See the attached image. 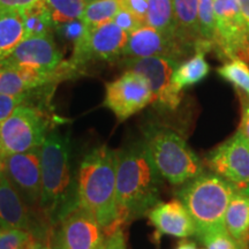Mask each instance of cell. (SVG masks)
I'll return each instance as SVG.
<instances>
[{"instance_id": "83f0119b", "label": "cell", "mask_w": 249, "mask_h": 249, "mask_svg": "<svg viewBox=\"0 0 249 249\" xmlns=\"http://www.w3.org/2000/svg\"><path fill=\"white\" fill-rule=\"evenodd\" d=\"M33 239L29 232L0 226V249H24Z\"/></svg>"}, {"instance_id": "9c48e42d", "label": "cell", "mask_w": 249, "mask_h": 249, "mask_svg": "<svg viewBox=\"0 0 249 249\" xmlns=\"http://www.w3.org/2000/svg\"><path fill=\"white\" fill-rule=\"evenodd\" d=\"M179 64V59L172 57L128 58L124 61V67L126 71H135L147 79L154 104L174 111L182 98V93L172 86V75Z\"/></svg>"}, {"instance_id": "8992f818", "label": "cell", "mask_w": 249, "mask_h": 249, "mask_svg": "<svg viewBox=\"0 0 249 249\" xmlns=\"http://www.w3.org/2000/svg\"><path fill=\"white\" fill-rule=\"evenodd\" d=\"M48 134L49 120L44 112L20 105L0 124V154L7 157L39 148Z\"/></svg>"}, {"instance_id": "3957f363", "label": "cell", "mask_w": 249, "mask_h": 249, "mask_svg": "<svg viewBox=\"0 0 249 249\" xmlns=\"http://www.w3.org/2000/svg\"><path fill=\"white\" fill-rule=\"evenodd\" d=\"M42 193L39 209L51 225L58 223L77 205L71 185V143L67 136L51 130L39 147Z\"/></svg>"}, {"instance_id": "60d3db41", "label": "cell", "mask_w": 249, "mask_h": 249, "mask_svg": "<svg viewBox=\"0 0 249 249\" xmlns=\"http://www.w3.org/2000/svg\"><path fill=\"white\" fill-rule=\"evenodd\" d=\"M121 1H123V0H120V2H121Z\"/></svg>"}, {"instance_id": "ba28073f", "label": "cell", "mask_w": 249, "mask_h": 249, "mask_svg": "<svg viewBox=\"0 0 249 249\" xmlns=\"http://www.w3.org/2000/svg\"><path fill=\"white\" fill-rule=\"evenodd\" d=\"M214 45L224 58L249 61V36L236 0H213Z\"/></svg>"}, {"instance_id": "52a82bcc", "label": "cell", "mask_w": 249, "mask_h": 249, "mask_svg": "<svg viewBox=\"0 0 249 249\" xmlns=\"http://www.w3.org/2000/svg\"><path fill=\"white\" fill-rule=\"evenodd\" d=\"M0 226L23 230L42 240L52 241L54 232L45 214L29 207L5 174L0 176Z\"/></svg>"}, {"instance_id": "cb8c5ba5", "label": "cell", "mask_w": 249, "mask_h": 249, "mask_svg": "<svg viewBox=\"0 0 249 249\" xmlns=\"http://www.w3.org/2000/svg\"><path fill=\"white\" fill-rule=\"evenodd\" d=\"M120 8V0H91L87 2L81 20L91 29L113 21Z\"/></svg>"}, {"instance_id": "484cf974", "label": "cell", "mask_w": 249, "mask_h": 249, "mask_svg": "<svg viewBox=\"0 0 249 249\" xmlns=\"http://www.w3.org/2000/svg\"><path fill=\"white\" fill-rule=\"evenodd\" d=\"M224 80L232 83L238 90L245 92L249 98V66L240 59H232L217 70Z\"/></svg>"}, {"instance_id": "ffe728a7", "label": "cell", "mask_w": 249, "mask_h": 249, "mask_svg": "<svg viewBox=\"0 0 249 249\" xmlns=\"http://www.w3.org/2000/svg\"><path fill=\"white\" fill-rule=\"evenodd\" d=\"M22 18L26 38L52 35L54 23L46 0H37L18 11Z\"/></svg>"}, {"instance_id": "d4e9b609", "label": "cell", "mask_w": 249, "mask_h": 249, "mask_svg": "<svg viewBox=\"0 0 249 249\" xmlns=\"http://www.w3.org/2000/svg\"><path fill=\"white\" fill-rule=\"evenodd\" d=\"M55 26L81 18L88 0H46Z\"/></svg>"}, {"instance_id": "ab89813d", "label": "cell", "mask_w": 249, "mask_h": 249, "mask_svg": "<svg viewBox=\"0 0 249 249\" xmlns=\"http://www.w3.org/2000/svg\"><path fill=\"white\" fill-rule=\"evenodd\" d=\"M4 171H5V157L0 154V176L4 174Z\"/></svg>"}, {"instance_id": "30bf717a", "label": "cell", "mask_w": 249, "mask_h": 249, "mask_svg": "<svg viewBox=\"0 0 249 249\" xmlns=\"http://www.w3.org/2000/svg\"><path fill=\"white\" fill-rule=\"evenodd\" d=\"M128 34L113 21L91 28L80 42L73 46V55L67 61L77 73L80 68L93 60H116L123 55Z\"/></svg>"}, {"instance_id": "5bb4252c", "label": "cell", "mask_w": 249, "mask_h": 249, "mask_svg": "<svg viewBox=\"0 0 249 249\" xmlns=\"http://www.w3.org/2000/svg\"><path fill=\"white\" fill-rule=\"evenodd\" d=\"M4 174L29 207L40 210L42 172L39 148L5 157Z\"/></svg>"}, {"instance_id": "74e56055", "label": "cell", "mask_w": 249, "mask_h": 249, "mask_svg": "<svg viewBox=\"0 0 249 249\" xmlns=\"http://www.w3.org/2000/svg\"><path fill=\"white\" fill-rule=\"evenodd\" d=\"M239 8H240L242 18H244L246 28H247L249 36V0H236Z\"/></svg>"}, {"instance_id": "1f68e13d", "label": "cell", "mask_w": 249, "mask_h": 249, "mask_svg": "<svg viewBox=\"0 0 249 249\" xmlns=\"http://www.w3.org/2000/svg\"><path fill=\"white\" fill-rule=\"evenodd\" d=\"M113 22L116 23L118 27H120L124 31H126L128 35L130 33H133V31L139 29L140 27L144 26V24H143L138 18L134 17L129 11H127L126 8H124L123 6H121L120 11L118 12L116 17H114Z\"/></svg>"}, {"instance_id": "d6986e66", "label": "cell", "mask_w": 249, "mask_h": 249, "mask_svg": "<svg viewBox=\"0 0 249 249\" xmlns=\"http://www.w3.org/2000/svg\"><path fill=\"white\" fill-rule=\"evenodd\" d=\"M224 227L241 249L249 248V195L236 192L227 207Z\"/></svg>"}, {"instance_id": "4316f807", "label": "cell", "mask_w": 249, "mask_h": 249, "mask_svg": "<svg viewBox=\"0 0 249 249\" xmlns=\"http://www.w3.org/2000/svg\"><path fill=\"white\" fill-rule=\"evenodd\" d=\"M214 27H216V23H214L213 0H198L200 42L209 43V44L213 45V50H216V45H214Z\"/></svg>"}, {"instance_id": "ac0fdd59", "label": "cell", "mask_w": 249, "mask_h": 249, "mask_svg": "<svg viewBox=\"0 0 249 249\" xmlns=\"http://www.w3.org/2000/svg\"><path fill=\"white\" fill-rule=\"evenodd\" d=\"M176 36L189 51L200 42L198 0H172Z\"/></svg>"}, {"instance_id": "7c38bea8", "label": "cell", "mask_w": 249, "mask_h": 249, "mask_svg": "<svg viewBox=\"0 0 249 249\" xmlns=\"http://www.w3.org/2000/svg\"><path fill=\"white\" fill-rule=\"evenodd\" d=\"M152 103V91L141 74L126 71L105 85L104 105L119 121H124Z\"/></svg>"}, {"instance_id": "7a4b0ae2", "label": "cell", "mask_w": 249, "mask_h": 249, "mask_svg": "<svg viewBox=\"0 0 249 249\" xmlns=\"http://www.w3.org/2000/svg\"><path fill=\"white\" fill-rule=\"evenodd\" d=\"M77 205L92 214L107 235L117 230V150L92 149L81 161L76 185Z\"/></svg>"}, {"instance_id": "603a6c76", "label": "cell", "mask_w": 249, "mask_h": 249, "mask_svg": "<svg viewBox=\"0 0 249 249\" xmlns=\"http://www.w3.org/2000/svg\"><path fill=\"white\" fill-rule=\"evenodd\" d=\"M145 24L166 35L177 37L172 0H148Z\"/></svg>"}, {"instance_id": "9a60e30c", "label": "cell", "mask_w": 249, "mask_h": 249, "mask_svg": "<svg viewBox=\"0 0 249 249\" xmlns=\"http://www.w3.org/2000/svg\"><path fill=\"white\" fill-rule=\"evenodd\" d=\"M61 52L53 37L45 35L24 38L0 66L24 67L42 73H53L61 65Z\"/></svg>"}, {"instance_id": "d590c367", "label": "cell", "mask_w": 249, "mask_h": 249, "mask_svg": "<svg viewBox=\"0 0 249 249\" xmlns=\"http://www.w3.org/2000/svg\"><path fill=\"white\" fill-rule=\"evenodd\" d=\"M238 132H240L241 135L249 142V102L244 105L241 123Z\"/></svg>"}, {"instance_id": "f1b7e54d", "label": "cell", "mask_w": 249, "mask_h": 249, "mask_svg": "<svg viewBox=\"0 0 249 249\" xmlns=\"http://www.w3.org/2000/svg\"><path fill=\"white\" fill-rule=\"evenodd\" d=\"M205 249H241L225 229L214 230L197 235Z\"/></svg>"}, {"instance_id": "44dd1931", "label": "cell", "mask_w": 249, "mask_h": 249, "mask_svg": "<svg viewBox=\"0 0 249 249\" xmlns=\"http://www.w3.org/2000/svg\"><path fill=\"white\" fill-rule=\"evenodd\" d=\"M26 38L18 11L0 12V64L6 60Z\"/></svg>"}, {"instance_id": "2e32d148", "label": "cell", "mask_w": 249, "mask_h": 249, "mask_svg": "<svg viewBox=\"0 0 249 249\" xmlns=\"http://www.w3.org/2000/svg\"><path fill=\"white\" fill-rule=\"evenodd\" d=\"M189 52L177 37L166 35L144 24L129 34L123 55L129 59L172 57L180 60Z\"/></svg>"}, {"instance_id": "f35d334b", "label": "cell", "mask_w": 249, "mask_h": 249, "mask_svg": "<svg viewBox=\"0 0 249 249\" xmlns=\"http://www.w3.org/2000/svg\"><path fill=\"white\" fill-rule=\"evenodd\" d=\"M176 249H197L196 244L189 240H182L179 242V245L177 246Z\"/></svg>"}, {"instance_id": "277c9868", "label": "cell", "mask_w": 249, "mask_h": 249, "mask_svg": "<svg viewBox=\"0 0 249 249\" xmlns=\"http://www.w3.org/2000/svg\"><path fill=\"white\" fill-rule=\"evenodd\" d=\"M236 187L214 173H202L179 192V200L188 210L196 226V234L225 229L224 218Z\"/></svg>"}, {"instance_id": "836d02e7", "label": "cell", "mask_w": 249, "mask_h": 249, "mask_svg": "<svg viewBox=\"0 0 249 249\" xmlns=\"http://www.w3.org/2000/svg\"><path fill=\"white\" fill-rule=\"evenodd\" d=\"M105 249H126L124 230H118L112 234L107 235Z\"/></svg>"}, {"instance_id": "4dcf8cb0", "label": "cell", "mask_w": 249, "mask_h": 249, "mask_svg": "<svg viewBox=\"0 0 249 249\" xmlns=\"http://www.w3.org/2000/svg\"><path fill=\"white\" fill-rule=\"evenodd\" d=\"M28 97L26 95H5L0 93V124L13 113L15 108L24 104Z\"/></svg>"}, {"instance_id": "4fadbf2b", "label": "cell", "mask_w": 249, "mask_h": 249, "mask_svg": "<svg viewBox=\"0 0 249 249\" xmlns=\"http://www.w3.org/2000/svg\"><path fill=\"white\" fill-rule=\"evenodd\" d=\"M214 174L233 183L238 192L249 195V142L236 132L205 160Z\"/></svg>"}, {"instance_id": "e575fe53", "label": "cell", "mask_w": 249, "mask_h": 249, "mask_svg": "<svg viewBox=\"0 0 249 249\" xmlns=\"http://www.w3.org/2000/svg\"><path fill=\"white\" fill-rule=\"evenodd\" d=\"M37 0H0V12L20 11Z\"/></svg>"}, {"instance_id": "f546056e", "label": "cell", "mask_w": 249, "mask_h": 249, "mask_svg": "<svg viewBox=\"0 0 249 249\" xmlns=\"http://www.w3.org/2000/svg\"><path fill=\"white\" fill-rule=\"evenodd\" d=\"M55 29L60 34V36L64 37L65 39L70 40L71 43H73L74 46L86 36L89 28L86 26V23L81 18H77V20L71 21V22L55 26Z\"/></svg>"}, {"instance_id": "8fae6325", "label": "cell", "mask_w": 249, "mask_h": 249, "mask_svg": "<svg viewBox=\"0 0 249 249\" xmlns=\"http://www.w3.org/2000/svg\"><path fill=\"white\" fill-rule=\"evenodd\" d=\"M53 232V249H105L107 233L83 208L74 207L58 223Z\"/></svg>"}, {"instance_id": "8d00e7d4", "label": "cell", "mask_w": 249, "mask_h": 249, "mask_svg": "<svg viewBox=\"0 0 249 249\" xmlns=\"http://www.w3.org/2000/svg\"><path fill=\"white\" fill-rule=\"evenodd\" d=\"M24 249H53L51 240H42V239L33 238Z\"/></svg>"}, {"instance_id": "d6a6232c", "label": "cell", "mask_w": 249, "mask_h": 249, "mask_svg": "<svg viewBox=\"0 0 249 249\" xmlns=\"http://www.w3.org/2000/svg\"><path fill=\"white\" fill-rule=\"evenodd\" d=\"M121 6L129 11L134 17L138 18L143 24H145L148 0H123Z\"/></svg>"}, {"instance_id": "e0dca14e", "label": "cell", "mask_w": 249, "mask_h": 249, "mask_svg": "<svg viewBox=\"0 0 249 249\" xmlns=\"http://www.w3.org/2000/svg\"><path fill=\"white\" fill-rule=\"evenodd\" d=\"M157 239L161 235L188 238L196 234V226L188 210L180 200L160 202L148 213Z\"/></svg>"}, {"instance_id": "6da1fadb", "label": "cell", "mask_w": 249, "mask_h": 249, "mask_svg": "<svg viewBox=\"0 0 249 249\" xmlns=\"http://www.w3.org/2000/svg\"><path fill=\"white\" fill-rule=\"evenodd\" d=\"M160 178L143 142L117 150V230L160 203Z\"/></svg>"}, {"instance_id": "5b68a950", "label": "cell", "mask_w": 249, "mask_h": 249, "mask_svg": "<svg viewBox=\"0 0 249 249\" xmlns=\"http://www.w3.org/2000/svg\"><path fill=\"white\" fill-rule=\"evenodd\" d=\"M143 143L158 174L172 185L187 183L204 172L198 156L172 129L149 127Z\"/></svg>"}, {"instance_id": "7402d4cb", "label": "cell", "mask_w": 249, "mask_h": 249, "mask_svg": "<svg viewBox=\"0 0 249 249\" xmlns=\"http://www.w3.org/2000/svg\"><path fill=\"white\" fill-rule=\"evenodd\" d=\"M204 55V52L195 51L194 57L179 64L172 75V86L178 91L182 92L183 89L197 85L208 76L210 66Z\"/></svg>"}]
</instances>
